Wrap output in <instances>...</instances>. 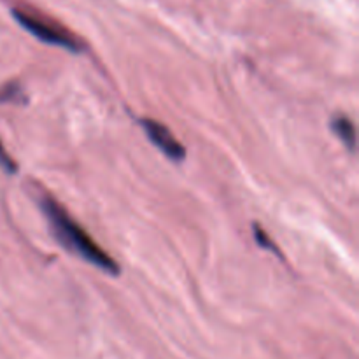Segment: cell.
Instances as JSON below:
<instances>
[{
	"label": "cell",
	"mask_w": 359,
	"mask_h": 359,
	"mask_svg": "<svg viewBox=\"0 0 359 359\" xmlns=\"http://www.w3.org/2000/svg\"><path fill=\"white\" fill-rule=\"evenodd\" d=\"M39 207H41L46 221H48L53 238L65 251L72 252L77 258L84 259L86 263L97 266L98 270L109 273V276L118 277L121 273L118 263L95 244V241L84 231V228L76 219H72L70 214L53 196H41Z\"/></svg>",
	"instance_id": "obj_1"
},
{
	"label": "cell",
	"mask_w": 359,
	"mask_h": 359,
	"mask_svg": "<svg viewBox=\"0 0 359 359\" xmlns=\"http://www.w3.org/2000/svg\"><path fill=\"white\" fill-rule=\"evenodd\" d=\"M13 16L28 34H32L34 37H37L39 41L46 42V44L58 46V48L67 49V51L79 53L81 44L79 41L72 37L70 34H67L62 28L55 27V25L48 23V21H42L41 18L32 16V14L25 13V11L13 9Z\"/></svg>",
	"instance_id": "obj_2"
},
{
	"label": "cell",
	"mask_w": 359,
	"mask_h": 359,
	"mask_svg": "<svg viewBox=\"0 0 359 359\" xmlns=\"http://www.w3.org/2000/svg\"><path fill=\"white\" fill-rule=\"evenodd\" d=\"M140 126L146 132L147 139L153 142L154 147L161 151L168 160L172 161H182L186 158V149L179 140H175V137L172 135L170 130L165 125H161L160 121H154V119H140Z\"/></svg>",
	"instance_id": "obj_3"
},
{
	"label": "cell",
	"mask_w": 359,
	"mask_h": 359,
	"mask_svg": "<svg viewBox=\"0 0 359 359\" xmlns=\"http://www.w3.org/2000/svg\"><path fill=\"white\" fill-rule=\"evenodd\" d=\"M332 130L335 132V135L339 137L344 142V146L354 153L356 151V128H354L353 121L346 116H337L332 123H330Z\"/></svg>",
	"instance_id": "obj_4"
},
{
	"label": "cell",
	"mask_w": 359,
	"mask_h": 359,
	"mask_svg": "<svg viewBox=\"0 0 359 359\" xmlns=\"http://www.w3.org/2000/svg\"><path fill=\"white\" fill-rule=\"evenodd\" d=\"M252 231H255L256 244H258L259 248H262V249H269L270 252H273V255H277V256H279L280 259L284 258V256H283V252H280V251H279V248H277V245H276V242H272V241H270V238H269V235H266V231L263 230V228L259 226L258 223H255V224H252Z\"/></svg>",
	"instance_id": "obj_5"
},
{
	"label": "cell",
	"mask_w": 359,
	"mask_h": 359,
	"mask_svg": "<svg viewBox=\"0 0 359 359\" xmlns=\"http://www.w3.org/2000/svg\"><path fill=\"white\" fill-rule=\"evenodd\" d=\"M23 97V90L18 83H9L0 90V102H18V104H21L25 100Z\"/></svg>",
	"instance_id": "obj_6"
},
{
	"label": "cell",
	"mask_w": 359,
	"mask_h": 359,
	"mask_svg": "<svg viewBox=\"0 0 359 359\" xmlns=\"http://www.w3.org/2000/svg\"><path fill=\"white\" fill-rule=\"evenodd\" d=\"M0 168H2L6 174H11V175H14L18 172L16 161H14L9 154H7V151L4 149L2 142H0Z\"/></svg>",
	"instance_id": "obj_7"
}]
</instances>
